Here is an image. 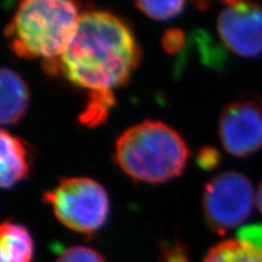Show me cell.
Instances as JSON below:
<instances>
[{
    "label": "cell",
    "mask_w": 262,
    "mask_h": 262,
    "mask_svg": "<svg viewBox=\"0 0 262 262\" xmlns=\"http://www.w3.org/2000/svg\"><path fill=\"white\" fill-rule=\"evenodd\" d=\"M162 262H189L184 245L165 244L162 250Z\"/></svg>",
    "instance_id": "2e32d148"
},
{
    "label": "cell",
    "mask_w": 262,
    "mask_h": 262,
    "mask_svg": "<svg viewBox=\"0 0 262 262\" xmlns=\"http://www.w3.org/2000/svg\"><path fill=\"white\" fill-rule=\"evenodd\" d=\"M138 9L158 21H167L183 12L186 0H135Z\"/></svg>",
    "instance_id": "4fadbf2b"
},
{
    "label": "cell",
    "mask_w": 262,
    "mask_h": 262,
    "mask_svg": "<svg viewBox=\"0 0 262 262\" xmlns=\"http://www.w3.org/2000/svg\"><path fill=\"white\" fill-rule=\"evenodd\" d=\"M217 31L233 53L253 58L262 54V7L244 2L228 6L220 13Z\"/></svg>",
    "instance_id": "52a82bcc"
},
{
    "label": "cell",
    "mask_w": 262,
    "mask_h": 262,
    "mask_svg": "<svg viewBox=\"0 0 262 262\" xmlns=\"http://www.w3.org/2000/svg\"><path fill=\"white\" fill-rule=\"evenodd\" d=\"M219 136L233 157L245 158L262 147V105L251 97L229 103L221 113Z\"/></svg>",
    "instance_id": "8992f818"
},
{
    "label": "cell",
    "mask_w": 262,
    "mask_h": 262,
    "mask_svg": "<svg viewBox=\"0 0 262 262\" xmlns=\"http://www.w3.org/2000/svg\"><path fill=\"white\" fill-rule=\"evenodd\" d=\"M79 0H22L6 27L9 48L24 59L55 61L80 20Z\"/></svg>",
    "instance_id": "7a4b0ae2"
},
{
    "label": "cell",
    "mask_w": 262,
    "mask_h": 262,
    "mask_svg": "<svg viewBox=\"0 0 262 262\" xmlns=\"http://www.w3.org/2000/svg\"><path fill=\"white\" fill-rule=\"evenodd\" d=\"M256 200H257L258 208H259V210H260V212H261V214H262V182H261V184H260V186H259V188H258Z\"/></svg>",
    "instance_id": "d6986e66"
},
{
    "label": "cell",
    "mask_w": 262,
    "mask_h": 262,
    "mask_svg": "<svg viewBox=\"0 0 262 262\" xmlns=\"http://www.w3.org/2000/svg\"><path fill=\"white\" fill-rule=\"evenodd\" d=\"M238 239L248 244L262 257V224H253L241 228Z\"/></svg>",
    "instance_id": "9a60e30c"
},
{
    "label": "cell",
    "mask_w": 262,
    "mask_h": 262,
    "mask_svg": "<svg viewBox=\"0 0 262 262\" xmlns=\"http://www.w3.org/2000/svg\"><path fill=\"white\" fill-rule=\"evenodd\" d=\"M56 262H106L100 252L85 247V246H73L66 249Z\"/></svg>",
    "instance_id": "5bb4252c"
},
{
    "label": "cell",
    "mask_w": 262,
    "mask_h": 262,
    "mask_svg": "<svg viewBox=\"0 0 262 262\" xmlns=\"http://www.w3.org/2000/svg\"><path fill=\"white\" fill-rule=\"evenodd\" d=\"M202 200L209 227L224 235L249 217L255 194L247 177L237 171H225L207 184Z\"/></svg>",
    "instance_id": "5b68a950"
},
{
    "label": "cell",
    "mask_w": 262,
    "mask_h": 262,
    "mask_svg": "<svg viewBox=\"0 0 262 262\" xmlns=\"http://www.w3.org/2000/svg\"><path fill=\"white\" fill-rule=\"evenodd\" d=\"M196 162H198L201 168L210 170L219 165L220 154L214 147H202L198 153V157H196Z\"/></svg>",
    "instance_id": "e0dca14e"
},
{
    "label": "cell",
    "mask_w": 262,
    "mask_h": 262,
    "mask_svg": "<svg viewBox=\"0 0 262 262\" xmlns=\"http://www.w3.org/2000/svg\"><path fill=\"white\" fill-rule=\"evenodd\" d=\"M203 262H262V257L241 239H228L209 250Z\"/></svg>",
    "instance_id": "8fae6325"
},
{
    "label": "cell",
    "mask_w": 262,
    "mask_h": 262,
    "mask_svg": "<svg viewBox=\"0 0 262 262\" xmlns=\"http://www.w3.org/2000/svg\"><path fill=\"white\" fill-rule=\"evenodd\" d=\"M0 184L8 189L28 177L32 157L27 143L5 129L0 134Z\"/></svg>",
    "instance_id": "ba28073f"
},
{
    "label": "cell",
    "mask_w": 262,
    "mask_h": 262,
    "mask_svg": "<svg viewBox=\"0 0 262 262\" xmlns=\"http://www.w3.org/2000/svg\"><path fill=\"white\" fill-rule=\"evenodd\" d=\"M140 60V46L128 24L112 12L92 10L81 14L60 58L44 68L90 92L113 91L127 83Z\"/></svg>",
    "instance_id": "6da1fadb"
},
{
    "label": "cell",
    "mask_w": 262,
    "mask_h": 262,
    "mask_svg": "<svg viewBox=\"0 0 262 262\" xmlns=\"http://www.w3.org/2000/svg\"><path fill=\"white\" fill-rule=\"evenodd\" d=\"M223 3H225L227 6L231 5H235V4H239V3H244V2H248V0H222Z\"/></svg>",
    "instance_id": "ffe728a7"
},
{
    "label": "cell",
    "mask_w": 262,
    "mask_h": 262,
    "mask_svg": "<svg viewBox=\"0 0 262 262\" xmlns=\"http://www.w3.org/2000/svg\"><path fill=\"white\" fill-rule=\"evenodd\" d=\"M55 216L72 231L92 235L105 225L110 213V199L104 187L88 177L62 178L44 193Z\"/></svg>",
    "instance_id": "277c9868"
},
{
    "label": "cell",
    "mask_w": 262,
    "mask_h": 262,
    "mask_svg": "<svg viewBox=\"0 0 262 262\" xmlns=\"http://www.w3.org/2000/svg\"><path fill=\"white\" fill-rule=\"evenodd\" d=\"M2 124L12 126L26 115L30 92L27 82L11 68L2 69Z\"/></svg>",
    "instance_id": "9c48e42d"
},
{
    "label": "cell",
    "mask_w": 262,
    "mask_h": 262,
    "mask_svg": "<svg viewBox=\"0 0 262 262\" xmlns=\"http://www.w3.org/2000/svg\"><path fill=\"white\" fill-rule=\"evenodd\" d=\"M184 44V36L178 31H170L164 37L163 45L168 53H175Z\"/></svg>",
    "instance_id": "ac0fdd59"
},
{
    "label": "cell",
    "mask_w": 262,
    "mask_h": 262,
    "mask_svg": "<svg viewBox=\"0 0 262 262\" xmlns=\"http://www.w3.org/2000/svg\"><path fill=\"white\" fill-rule=\"evenodd\" d=\"M114 104L115 96L113 91L90 92L85 107L79 116L80 122L82 125L91 128L103 124L107 118Z\"/></svg>",
    "instance_id": "7c38bea8"
},
{
    "label": "cell",
    "mask_w": 262,
    "mask_h": 262,
    "mask_svg": "<svg viewBox=\"0 0 262 262\" xmlns=\"http://www.w3.org/2000/svg\"><path fill=\"white\" fill-rule=\"evenodd\" d=\"M189 149L176 130L157 120L129 128L115 144V162L138 182L160 184L182 175Z\"/></svg>",
    "instance_id": "3957f363"
},
{
    "label": "cell",
    "mask_w": 262,
    "mask_h": 262,
    "mask_svg": "<svg viewBox=\"0 0 262 262\" xmlns=\"http://www.w3.org/2000/svg\"><path fill=\"white\" fill-rule=\"evenodd\" d=\"M34 241L29 229L5 221L0 228V262H32Z\"/></svg>",
    "instance_id": "30bf717a"
}]
</instances>
